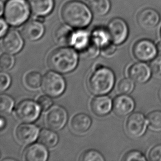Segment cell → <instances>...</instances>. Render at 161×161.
<instances>
[{
    "instance_id": "d4e9b609",
    "label": "cell",
    "mask_w": 161,
    "mask_h": 161,
    "mask_svg": "<svg viewBox=\"0 0 161 161\" xmlns=\"http://www.w3.org/2000/svg\"><path fill=\"white\" fill-rule=\"evenodd\" d=\"M134 83L130 78L123 79L118 84V91L121 94H131L135 88Z\"/></svg>"
},
{
    "instance_id": "f546056e",
    "label": "cell",
    "mask_w": 161,
    "mask_h": 161,
    "mask_svg": "<svg viewBox=\"0 0 161 161\" xmlns=\"http://www.w3.org/2000/svg\"><path fill=\"white\" fill-rule=\"evenodd\" d=\"M122 160L124 161H146L147 158L141 151L134 150L130 151L125 153Z\"/></svg>"
},
{
    "instance_id": "d6986e66",
    "label": "cell",
    "mask_w": 161,
    "mask_h": 161,
    "mask_svg": "<svg viewBox=\"0 0 161 161\" xmlns=\"http://www.w3.org/2000/svg\"><path fill=\"white\" fill-rule=\"evenodd\" d=\"M74 35L70 28L64 24L57 25L53 33L54 39L57 44L63 46L73 44Z\"/></svg>"
},
{
    "instance_id": "74e56055",
    "label": "cell",
    "mask_w": 161,
    "mask_h": 161,
    "mask_svg": "<svg viewBox=\"0 0 161 161\" xmlns=\"http://www.w3.org/2000/svg\"><path fill=\"white\" fill-rule=\"evenodd\" d=\"M156 45L158 51V56H161V42H159Z\"/></svg>"
},
{
    "instance_id": "cb8c5ba5",
    "label": "cell",
    "mask_w": 161,
    "mask_h": 161,
    "mask_svg": "<svg viewBox=\"0 0 161 161\" xmlns=\"http://www.w3.org/2000/svg\"><path fill=\"white\" fill-rule=\"evenodd\" d=\"M39 142L48 148H52L58 142V136L56 133L49 129H42L40 133Z\"/></svg>"
},
{
    "instance_id": "9a60e30c",
    "label": "cell",
    "mask_w": 161,
    "mask_h": 161,
    "mask_svg": "<svg viewBox=\"0 0 161 161\" xmlns=\"http://www.w3.org/2000/svg\"><path fill=\"white\" fill-rule=\"evenodd\" d=\"M23 40L19 33L15 31H11L4 35L2 41V47L6 53L15 54L22 50Z\"/></svg>"
},
{
    "instance_id": "e575fe53",
    "label": "cell",
    "mask_w": 161,
    "mask_h": 161,
    "mask_svg": "<svg viewBox=\"0 0 161 161\" xmlns=\"http://www.w3.org/2000/svg\"><path fill=\"white\" fill-rule=\"evenodd\" d=\"M1 78V91L3 92L6 90L11 83V79L8 74L6 73H1L0 75Z\"/></svg>"
},
{
    "instance_id": "f1b7e54d",
    "label": "cell",
    "mask_w": 161,
    "mask_h": 161,
    "mask_svg": "<svg viewBox=\"0 0 161 161\" xmlns=\"http://www.w3.org/2000/svg\"><path fill=\"white\" fill-rule=\"evenodd\" d=\"M80 160L83 161H103L105 159L101 153L97 151L89 150L81 155Z\"/></svg>"
},
{
    "instance_id": "52a82bcc",
    "label": "cell",
    "mask_w": 161,
    "mask_h": 161,
    "mask_svg": "<svg viewBox=\"0 0 161 161\" xmlns=\"http://www.w3.org/2000/svg\"><path fill=\"white\" fill-rule=\"evenodd\" d=\"M65 88L62 76L55 72L47 73L42 80V89L49 96L57 97L63 94Z\"/></svg>"
},
{
    "instance_id": "ba28073f",
    "label": "cell",
    "mask_w": 161,
    "mask_h": 161,
    "mask_svg": "<svg viewBox=\"0 0 161 161\" xmlns=\"http://www.w3.org/2000/svg\"><path fill=\"white\" fill-rule=\"evenodd\" d=\"M107 31L109 39L113 44L121 45L128 37V25L124 19L115 18L109 23Z\"/></svg>"
},
{
    "instance_id": "8fae6325",
    "label": "cell",
    "mask_w": 161,
    "mask_h": 161,
    "mask_svg": "<svg viewBox=\"0 0 161 161\" xmlns=\"http://www.w3.org/2000/svg\"><path fill=\"white\" fill-rule=\"evenodd\" d=\"M129 78L135 83L144 84L150 80L153 72L150 65L144 62L134 63L129 68Z\"/></svg>"
},
{
    "instance_id": "f35d334b",
    "label": "cell",
    "mask_w": 161,
    "mask_h": 161,
    "mask_svg": "<svg viewBox=\"0 0 161 161\" xmlns=\"http://www.w3.org/2000/svg\"><path fill=\"white\" fill-rule=\"evenodd\" d=\"M5 123H6L5 120L3 118V117H1V130H2V129L5 126Z\"/></svg>"
},
{
    "instance_id": "7c38bea8",
    "label": "cell",
    "mask_w": 161,
    "mask_h": 161,
    "mask_svg": "<svg viewBox=\"0 0 161 161\" xmlns=\"http://www.w3.org/2000/svg\"><path fill=\"white\" fill-rule=\"evenodd\" d=\"M161 17L155 9L147 8L140 11L137 14L136 20L138 25L145 30L155 28L159 24Z\"/></svg>"
},
{
    "instance_id": "30bf717a",
    "label": "cell",
    "mask_w": 161,
    "mask_h": 161,
    "mask_svg": "<svg viewBox=\"0 0 161 161\" xmlns=\"http://www.w3.org/2000/svg\"><path fill=\"white\" fill-rule=\"evenodd\" d=\"M39 106L33 101H22L15 108V114L22 122L31 123L37 119L40 114Z\"/></svg>"
},
{
    "instance_id": "6da1fadb",
    "label": "cell",
    "mask_w": 161,
    "mask_h": 161,
    "mask_svg": "<svg viewBox=\"0 0 161 161\" xmlns=\"http://www.w3.org/2000/svg\"><path fill=\"white\" fill-rule=\"evenodd\" d=\"M61 14L67 24L76 28L88 26L92 20V13L89 8L78 1H71L64 4Z\"/></svg>"
},
{
    "instance_id": "8992f818",
    "label": "cell",
    "mask_w": 161,
    "mask_h": 161,
    "mask_svg": "<svg viewBox=\"0 0 161 161\" xmlns=\"http://www.w3.org/2000/svg\"><path fill=\"white\" fill-rule=\"evenodd\" d=\"M132 53L135 58L144 62L153 61L158 55L157 45L151 40L147 39H142L135 42Z\"/></svg>"
},
{
    "instance_id": "1f68e13d",
    "label": "cell",
    "mask_w": 161,
    "mask_h": 161,
    "mask_svg": "<svg viewBox=\"0 0 161 161\" xmlns=\"http://www.w3.org/2000/svg\"><path fill=\"white\" fill-rule=\"evenodd\" d=\"M153 74L157 78L161 79V56L155 58L151 63Z\"/></svg>"
},
{
    "instance_id": "7a4b0ae2",
    "label": "cell",
    "mask_w": 161,
    "mask_h": 161,
    "mask_svg": "<svg viewBox=\"0 0 161 161\" xmlns=\"http://www.w3.org/2000/svg\"><path fill=\"white\" fill-rule=\"evenodd\" d=\"M78 57L71 48L61 47L53 51L48 55L47 64L51 69L60 73H68L76 68Z\"/></svg>"
},
{
    "instance_id": "ffe728a7",
    "label": "cell",
    "mask_w": 161,
    "mask_h": 161,
    "mask_svg": "<svg viewBox=\"0 0 161 161\" xmlns=\"http://www.w3.org/2000/svg\"><path fill=\"white\" fill-rule=\"evenodd\" d=\"M29 5L34 14L38 17H44L53 11V0H28Z\"/></svg>"
},
{
    "instance_id": "5b68a950",
    "label": "cell",
    "mask_w": 161,
    "mask_h": 161,
    "mask_svg": "<svg viewBox=\"0 0 161 161\" xmlns=\"http://www.w3.org/2000/svg\"><path fill=\"white\" fill-rule=\"evenodd\" d=\"M73 44L82 56L92 58L97 56L99 44L93 36L85 33H79L74 35Z\"/></svg>"
},
{
    "instance_id": "2e32d148",
    "label": "cell",
    "mask_w": 161,
    "mask_h": 161,
    "mask_svg": "<svg viewBox=\"0 0 161 161\" xmlns=\"http://www.w3.org/2000/svg\"><path fill=\"white\" fill-rule=\"evenodd\" d=\"M39 134L36 126L30 124L20 125L15 131V136L18 140L23 144H29L35 142Z\"/></svg>"
},
{
    "instance_id": "5bb4252c",
    "label": "cell",
    "mask_w": 161,
    "mask_h": 161,
    "mask_svg": "<svg viewBox=\"0 0 161 161\" xmlns=\"http://www.w3.org/2000/svg\"><path fill=\"white\" fill-rule=\"evenodd\" d=\"M135 107V101L128 95L122 94L117 96L113 101V111L119 117L129 115L132 113Z\"/></svg>"
},
{
    "instance_id": "603a6c76",
    "label": "cell",
    "mask_w": 161,
    "mask_h": 161,
    "mask_svg": "<svg viewBox=\"0 0 161 161\" xmlns=\"http://www.w3.org/2000/svg\"><path fill=\"white\" fill-rule=\"evenodd\" d=\"M86 2L92 13L98 16L106 15L111 8L109 0H86Z\"/></svg>"
},
{
    "instance_id": "b9f144b4",
    "label": "cell",
    "mask_w": 161,
    "mask_h": 161,
    "mask_svg": "<svg viewBox=\"0 0 161 161\" xmlns=\"http://www.w3.org/2000/svg\"><path fill=\"white\" fill-rule=\"evenodd\" d=\"M160 35H161V31H160Z\"/></svg>"
},
{
    "instance_id": "4fadbf2b",
    "label": "cell",
    "mask_w": 161,
    "mask_h": 161,
    "mask_svg": "<svg viewBox=\"0 0 161 161\" xmlns=\"http://www.w3.org/2000/svg\"><path fill=\"white\" fill-rule=\"evenodd\" d=\"M67 120V113L60 106H54L49 110L46 115V123L50 128L59 130L65 125Z\"/></svg>"
},
{
    "instance_id": "60d3db41",
    "label": "cell",
    "mask_w": 161,
    "mask_h": 161,
    "mask_svg": "<svg viewBox=\"0 0 161 161\" xmlns=\"http://www.w3.org/2000/svg\"><path fill=\"white\" fill-rule=\"evenodd\" d=\"M159 97H160V99L161 100V90L160 92H159Z\"/></svg>"
},
{
    "instance_id": "836d02e7",
    "label": "cell",
    "mask_w": 161,
    "mask_h": 161,
    "mask_svg": "<svg viewBox=\"0 0 161 161\" xmlns=\"http://www.w3.org/2000/svg\"><path fill=\"white\" fill-rule=\"evenodd\" d=\"M37 103L40 108L43 111H46L50 108L53 105V101L50 97L46 95H42L39 97L37 100Z\"/></svg>"
},
{
    "instance_id": "ab89813d",
    "label": "cell",
    "mask_w": 161,
    "mask_h": 161,
    "mask_svg": "<svg viewBox=\"0 0 161 161\" xmlns=\"http://www.w3.org/2000/svg\"><path fill=\"white\" fill-rule=\"evenodd\" d=\"M3 3L2 2H1V15H2V13H3Z\"/></svg>"
},
{
    "instance_id": "484cf974",
    "label": "cell",
    "mask_w": 161,
    "mask_h": 161,
    "mask_svg": "<svg viewBox=\"0 0 161 161\" xmlns=\"http://www.w3.org/2000/svg\"><path fill=\"white\" fill-rule=\"evenodd\" d=\"M26 85L31 89H36L40 86L42 83V76L39 73L31 72L27 74L25 78Z\"/></svg>"
},
{
    "instance_id": "e0dca14e",
    "label": "cell",
    "mask_w": 161,
    "mask_h": 161,
    "mask_svg": "<svg viewBox=\"0 0 161 161\" xmlns=\"http://www.w3.org/2000/svg\"><path fill=\"white\" fill-rule=\"evenodd\" d=\"M112 105L111 98L108 96H98L92 100L90 107L95 115L103 117L110 112Z\"/></svg>"
},
{
    "instance_id": "9c48e42d",
    "label": "cell",
    "mask_w": 161,
    "mask_h": 161,
    "mask_svg": "<svg viewBox=\"0 0 161 161\" xmlns=\"http://www.w3.org/2000/svg\"><path fill=\"white\" fill-rule=\"evenodd\" d=\"M148 124L147 117L143 113L134 112L127 119L125 125L126 131L132 137H140L146 132Z\"/></svg>"
},
{
    "instance_id": "83f0119b",
    "label": "cell",
    "mask_w": 161,
    "mask_h": 161,
    "mask_svg": "<svg viewBox=\"0 0 161 161\" xmlns=\"http://www.w3.org/2000/svg\"><path fill=\"white\" fill-rule=\"evenodd\" d=\"M148 124L153 128L161 129V111L155 110L147 116Z\"/></svg>"
},
{
    "instance_id": "277c9868",
    "label": "cell",
    "mask_w": 161,
    "mask_h": 161,
    "mask_svg": "<svg viewBox=\"0 0 161 161\" xmlns=\"http://www.w3.org/2000/svg\"><path fill=\"white\" fill-rule=\"evenodd\" d=\"M25 0H8L4 6V18L12 26H19L28 19L30 9Z\"/></svg>"
},
{
    "instance_id": "4dcf8cb0",
    "label": "cell",
    "mask_w": 161,
    "mask_h": 161,
    "mask_svg": "<svg viewBox=\"0 0 161 161\" xmlns=\"http://www.w3.org/2000/svg\"><path fill=\"white\" fill-rule=\"evenodd\" d=\"M14 60L13 56L9 54H2L0 58L1 69L3 71L11 69L13 67Z\"/></svg>"
},
{
    "instance_id": "8d00e7d4",
    "label": "cell",
    "mask_w": 161,
    "mask_h": 161,
    "mask_svg": "<svg viewBox=\"0 0 161 161\" xmlns=\"http://www.w3.org/2000/svg\"><path fill=\"white\" fill-rule=\"evenodd\" d=\"M1 31H0V35L2 37L3 35H4L6 34L7 28H8V26L6 23L4 22V20L3 19H1Z\"/></svg>"
},
{
    "instance_id": "d590c367",
    "label": "cell",
    "mask_w": 161,
    "mask_h": 161,
    "mask_svg": "<svg viewBox=\"0 0 161 161\" xmlns=\"http://www.w3.org/2000/svg\"><path fill=\"white\" fill-rule=\"evenodd\" d=\"M115 47L113 45L107 42L106 44L103 45L102 47V52L105 55L109 56L115 53Z\"/></svg>"
},
{
    "instance_id": "ac0fdd59",
    "label": "cell",
    "mask_w": 161,
    "mask_h": 161,
    "mask_svg": "<svg viewBox=\"0 0 161 161\" xmlns=\"http://www.w3.org/2000/svg\"><path fill=\"white\" fill-rule=\"evenodd\" d=\"M45 28L42 22L38 20H31L24 25L22 29V34L26 39L30 41H36L44 35Z\"/></svg>"
},
{
    "instance_id": "3957f363",
    "label": "cell",
    "mask_w": 161,
    "mask_h": 161,
    "mask_svg": "<svg viewBox=\"0 0 161 161\" xmlns=\"http://www.w3.org/2000/svg\"><path fill=\"white\" fill-rule=\"evenodd\" d=\"M115 83V75L108 68H97L90 76L88 87L92 93L97 95L108 94L113 89Z\"/></svg>"
},
{
    "instance_id": "d6a6232c",
    "label": "cell",
    "mask_w": 161,
    "mask_h": 161,
    "mask_svg": "<svg viewBox=\"0 0 161 161\" xmlns=\"http://www.w3.org/2000/svg\"><path fill=\"white\" fill-rule=\"evenodd\" d=\"M148 159L151 161H161V144L153 146L148 153Z\"/></svg>"
},
{
    "instance_id": "7402d4cb",
    "label": "cell",
    "mask_w": 161,
    "mask_h": 161,
    "mask_svg": "<svg viewBox=\"0 0 161 161\" xmlns=\"http://www.w3.org/2000/svg\"><path fill=\"white\" fill-rule=\"evenodd\" d=\"M92 124V119L87 114L79 113L74 116L70 122V127L74 132L84 133L88 130Z\"/></svg>"
},
{
    "instance_id": "44dd1931",
    "label": "cell",
    "mask_w": 161,
    "mask_h": 161,
    "mask_svg": "<svg viewBox=\"0 0 161 161\" xmlns=\"http://www.w3.org/2000/svg\"><path fill=\"white\" fill-rule=\"evenodd\" d=\"M27 161H45L48 157L46 148L40 144H34L26 148L24 154Z\"/></svg>"
},
{
    "instance_id": "4316f807",
    "label": "cell",
    "mask_w": 161,
    "mask_h": 161,
    "mask_svg": "<svg viewBox=\"0 0 161 161\" xmlns=\"http://www.w3.org/2000/svg\"><path fill=\"white\" fill-rule=\"evenodd\" d=\"M14 106V101L10 96L1 95L0 97V111L2 114H6L11 112Z\"/></svg>"
}]
</instances>
